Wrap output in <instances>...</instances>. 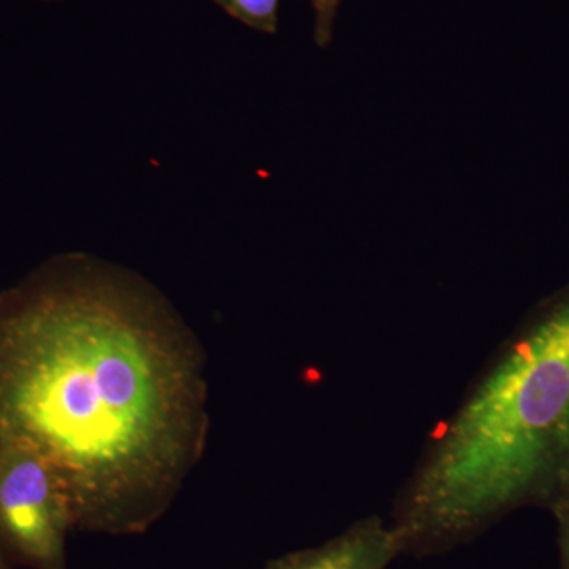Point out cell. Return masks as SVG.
Returning <instances> with one entry per match:
<instances>
[{
	"mask_svg": "<svg viewBox=\"0 0 569 569\" xmlns=\"http://www.w3.org/2000/svg\"><path fill=\"white\" fill-rule=\"evenodd\" d=\"M212 2L254 31L266 33L277 31L280 0H212Z\"/></svg>",
	"mask_w": 569,
	"mask_h": 569,
	"instance_id": "5b68a950",
	"label": "cell"
},
{
	"mask_svg": "<svg viewBox=\"0 0 569 569\" xmlns=\"http://www.w3.org/2000/svg\"><path fill=\"white\" fill-rule=\"evenodd\" d=\"M406 549L407 539L397 523L367 518L325 545L288 553L266 569H387Z\"/></svg>",
	"mask_w": 569,
	"mask_h": 569,
	"instance_id": "277c9868",
	"label": "cell"
},
{
	"mask_svg": "<svg viewBox=\"0 0 569 569\" xmlns=\"http://www.w3.org/2000/svg\"><path fill=\"white\" fill-rule=\"evenodd\" d=\"M9 557L6 556L2 548H0V569H10L9 561H7Z\"/></svg>",
	"mask_w": 569,
	"mask_h": 569,
	"instance_id": "ba28073f",
	"label": "cell"
},
{
	"mask_svg": "<svg viewBox=\"0 0 569 569\" xmlns=\"http://www.w3.org/2000/svg\"><path fill=\"white\" fill-rule=\"evenodd\" d=\"M73 526L61 479L36 449L0 443V548L32 569H67Z\"/></svg>",
	"mask_w": 569,
	"mask_h": 569,
	"instance_id": "3957f363",
	"label": "cell"
},
{
	"mask_svg": "<svg viewBox=\"0 0 569 569\" xmlns=\"http://www.w3.org/2000/svg\"><path fill=\"white\" fill-rule=\"evenodd\" d=\"M206 426L200 347L148 284L63 257L0 291V443L50 462L74 527L148 529Z\"/></svg>",
	"mask_w": 569,
	"mask_h": 569,
	"instance_id": "6da1fadb",
	"label": "cell"
},
{
	"mask_svg": "<svg viewBox=\"0 0 569 569\" xmlns=\"http://www.w3.org/2000/svg\"><path fill=\"white\" fill-rule=\"evenodd\" d=\"M559 526L560 569H569V497L550 508Z\"/></svg>",
	"mask_w": 569,
	"mask_h": 569,
	"instance_id": "52a82bcc",
	"label": "cell"
},
{
	"mask_svg": "<svg viewBox=\"0 0 569 569\" xmlns=\"http://www.w3.org/2000/svg\"><path fill=\"white\" fill-rule=\"evenodd\" d=\"M316 13V41L318 47H326L332 39V28L337 9L342 0H310Z\"/></svg>",
	"mask_w": 569,
	"mask_h": 569,
	"instance_id": "8992f818",
	"label": "cell"
},
{
	"mask_svg": "<svg viewBox=\"0 0 569 569\" xmlns=\"http://www.w3.org/2000/svg\"><path fill=\"white\" fill-rule=\"evenodd\" d=\"M567 497L569 283L535 307L438 430L396 523L407 548L447 545Z\"/></svg>",
	"mask_w": 569,
	"mask_h": 569,
	"instance_id": "7a4b0ae2",
	"label": "cell"
}]
</instances>
